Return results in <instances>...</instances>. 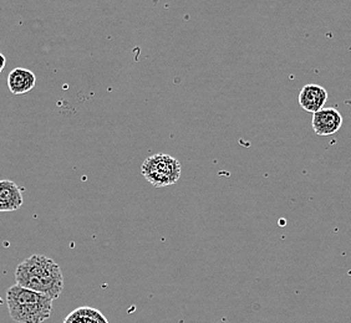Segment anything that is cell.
Segmentation results:
<instances>
[{
    "label": "cell",
    "mask_w": 351,
    "mask_h": 323,
    "mask_svg": "<svg viewBox=\"0 0 351 323\" xmlns=\"http://www.w3.org/2000/svg\"><path fill=\"white\" fill-rule=\"evenodd\" d=\"M16 285L33 289L51 300H58L64 289V276L60 266L53 259L35 254L25 259L15 270Z\"/></svg>",
    "instance_id": "6da1fadb"
},
{
    "label": "cell",
    "mask_w": 351,
    "mask_h": 323,
    "mask_svg": "<svg viewBox=\"0 0 351 323\" xmlns=\"http://www.w3.org/2000/svg\"><path fill=\"white\" fill-rule=\"evenodd\" d=\"M53 301L47 295L13 285L7 292L9 315L18 323H43L50 318Z\"/></svg>",
    "instance_id": "7a4b0ae2"
},
{
    "label": "cell",
    "mask_w": 351,
    "mask_h": 323,
    "mask_svg": "<svg viewBox=\"0 0 351 323\" xmlns=\"http://www.w3.org/2000/svg\"><path fill=\"white\" fill-rule=\"evenodd\" d=\"M142 175L156 188L169 187L180 181L181 163L175 157L158 153L142 163Z\"/></svg>",
    "instance_id": "3957f363"
},
{
    "label": "cell",
    "mask_w": 351,
    "mask_h": 323,
    "mask_svg": "<svg viewBox=\"0 0 351 323\" xmlns=\"http://www.w3.org/2000/svg\"><path fill=\"white\" fill-rule=\"evenodd\" d=\"M311 126L317 135H335L343 126V116L337 108H322L313 115Z\"/></svg>",
    "instance_id": "277c9868"
},
{
    "label": "cell",
    "mask_w": 351,
    "mask_h": 323,
    "mask_svg": "<svg viewBox=\"0 0 351 323\" xmlns=\"http://www.w3.org/2000/svg\"><path fill=\"white\" fill-rule=\"evenodd\" d=\"M326 101H328V91L323 86L315 85V83L305 85L299 94L300 107L311 114H315L319 109L324 108Z\"/></svg>",
    "instance_id": "5b68a950"
},
{
    "label": "cell",
    "mask_w": 351,
    "mask_h": 323,
    "mask_svg": "<svg viewBox=\"0 0 351 323\" xmlns=\"http://www.w3.org/2000/svg\"><path fill=\"white\" fill-rule=\"evenodd\" d=\"M36 85V76L27 68H16L8 76V88L13 94L21 96L32 91Z\"/></svg>",
    "instance_id": "8992f818"
},
{
    "label": "cell",
    "mask_w": 351,
    "mask_h": 323,
    "mask_svg": "<svg viewBox=\"0 0 351 323\" xmlns=\"http://www.w3.org/2000/svg\"><path fill=\"white\" fill-rule=\"evenodd\" d=\"M24 203L23 189L12 181H0V211H15Z\"/></svg>",
    "instance_id": "52a82bcc"
},
{
    "label": "cell",
    "mask_w": 351,
    "mask_h": 323,
    "mask_svg": "<svg viewBox=\"0 0 351 323\" xmlns=\"http://www.w3.org/2000/svg\"><path fill=\"white\" fill-rule=\"evenodd\" d=\"M64 323H108V320L102 316L100 311L93 310L88 307H82L71 312V315Z\"/></svg>",
    "instance_id": "ba28073f"
},
{
    "label": "cell",
    "mask_w": 351,
    "mask_h": 323,
    "mask_svg": "<svg viewBox=\"0 0 351 323\" xmlns=\"http://www.w3.org/2000/svg\"><path fill=\"white\" fill-rule=\"evenodd\" d=\"M5 64H7V59L5 56L0 53V74L3 73V70L5 68Z\"/></svg>",
    "instance_id": "9c48e42d"
}]
</instances>
